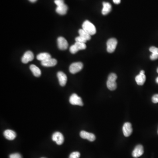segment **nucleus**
<instances>
[{"instance_id":"b1692460","label":"nucleus","mask_w":158,"mask_h":158,"mask_svg":"<svg viewBox=\"0 0 158 158\" xmlns=\"http://www.w3.org/2000/svg\"><path fill=\"white\" fill-rule=\"evenodd\" d=\"M117 78V76L115 74H114V73H112L108 76V80L116 81V80Z\"/></svg>"},{"instance_id":"dca6fc26","label":"nucleus","mask_w":158,"mask_h":158,"mask_svg":"<svg viewBox=\"0 0 158 158\" xmlns=\"http://www.w3.org/2000/svg\"><path fill=\"white\" fill-rule=\"evenodd\" d=\"M112 6L108 2H104L103 3V9L102 10V14L103 15H106L111 11Z\"/></svg>"},{"instance_id":"4be33fe9","label":"nucleus","mask_w":158,"mask_h":158,"mask_svg":"<svg viewBox=\"0 0 158 158\" xmlns=\"http://www.w3.org/2000/svg\"><path fill=\"white\" fill-rule=\"evenodd\" d=\"M80 154L78 151H74L69 156V158H79Z\"/></svg>"},{"instance_id":"ddd939ff","label":"nucleus","mask_w":158,"mask_h":158,"mask_svg":"<svg viewBox=\"0 0 158 158\" xmlns=\"http://www.w3.org/2000/svg\"><path fill=\"white\" fill-rule=\"evenodd\" d=\"M4 135L7 139L13 140L16 137V134L14 131L11 130H6L4 131Z\"/></svg>"},{"instance_id":"c756f323","label":"nucleus","mask_w":158,"mask_h":158,"mask_svg":"<svg viewBox=\"0 0 158 158\" xmlns=\"http://www.w3.org/2000/svg\"><path fill=\"white\" fill-rule=\"evenodd\" d=\"M113 2L116 4H119L121 3V0H113Z\"/></svg>"},{"instance_id":"6e6552de","label":"nucleus","mask_w":158,"mask_h":158,"mask_svg":"<svg viewBox=\"0 0 158 158\" xmlns=\"http://www.w3.org/2000/svg\"><path fill=\"white\" fill-rule=\"evenodd\" d=\"M58 46L59 49L65 50L68 47V43L66 39L63 37H59L57 39Z\"/></svg>"},{"instance_id":"39448f33","label":"nucleus","mask_w":158,"mask_h":158,"mask_svg":"<svg viewBox=\"0 0 158 158\" xmlns=\"http://www.w3.org/2000/svg\"><path fill=\"white\" fill-rule=\"evenodd\" d=\"M70 103L72 105H77L79 106H83V101L80 97H79L76 94H73L71 95L69 99Z\"/></svg>"},{"instance_id":"f8f14e48","label":"nucleus","mask_w":158,"mask_h":158,"mask_svg":"<svg viewBox=\"0 0 158 158\" xmlns=\"http://www.w3.org/2000/svg\"><path fill=\"white\" fill-rule=\"evenodd\" d=\"M57 77L59 80V83L61 86L66 85L67 82V76L62 72L59 71L57 73Z\"/></svg>"},{"instance_id":"f257e3e1","label":"nucleus","mask_w":158,"mask_h":158,"mask_svg":"<svg viewBox=\"0 0 158 158\" xmlns=\"http://www.w3.org/2000/svg\"><path fill=\"white\" fill-rule=\"evenodd\" d=\"M82 28L84 31L90 35H93L96 33V29L93 24L88 20H86L82 25Z\"/></svg>"},{"instance_id":"72a5a7b5","label":"nucleus","mask_w":158,"mask_h":158,"mask_svg":"<svg viewBox=\"0 0 158 158\" xmlns=\"http://www.w3.org/2000/svg\"><path fill=\"white\" fill-rule=\"evenodd\" d=\"M157 72L158 73V68L157 69Z\"/></svg>"},{"instance_id":"4468645a","label":"nucleus","mask_w":158,"mask_h":158,"mask_svg":"<svg viewBox=\"0 0 158 158\" xmlns=\"http://www.w3.org/2000/svg\"><path fill=\"white\" fill-rule=\"evenodd\" d=\"M57 63V61L55 58H50L42 62L41 64L45 67H52L56 66Z\"/></svg>"},{"instance_id":"423d86ee","label":"nucleus","mask_w":158,"mask_h":158,"mask_svg":"<svg viewBox=\"0 0 158 158\" xmlns=\"http://www.w3.org/2000/svg\"><path fill=\"white\" fill-rule=\"evenodd\" d=\"M52 139L53 141L56 142L58 145H61L64 141V137L62 133L59 132H56L53 134Z\"/></svg>"},{"instance_id":"bb28decb","label":"nucleus","mask_w":158,"mask_h":158,"mask_svg":"<svg viewBox=\"0 0 158 158\" xmlns=\"http://www.w3.org/2000/svg\"><path fill=\"white\" fill-rule=\"evenodd\" d=\"M152 102L154 103H158V94H155L151 98Z\"/></svg>"},{"instance_id":"6ab92c4d","label":"nucleus","mask_w":158,"mask_h":158,"mask_svg":"<svg viewBox=\"0 0 158 158\" xmlns=\"http://www.w3.org/2000/svg\"><path fill=\"white\" fill-rule=\"evenodd\" d=\"M51 58V56L48 53H42L37 56V58L38 60L42 62L47 59Z\"/></svg>"},{"instance_id":"412c9836","label":"nucleus","mask_w":158,"mask_h":158,"mask_svg":"<svg viewBox=\"0 0 158 158\" xmlns=\"http://www.w3.org/2000/svg\"><path fill=\"white\" fill-rule=\"evenodd\" d=\"M79 33L80 34V36L83 37L87 41H89L91 39V35L88 34L87 32L82 29H80L79 30Z\"/></svg>"},{"instance_id":"c85d7f7f","label":"nucleus","mask_w":158,"mask_h":158,"mask_svg":"<svg viewBox=\"0 0 158 158\" xmlns=\"http://www.w3.org/2000/svg\"><path fill=\"white\" fill-rule=\"evenodd\" d=\"M149 51L151 52L152 53H158V48L155 47H151L150 48H149Z\"/></svg>"},{"instance_id":"a211bd4d","label":"nucleus","mask_w":158,"mask_h":158,"mask_svg":"<svg viewBox=\"0 0 158 158\" xmlns=\"http://www.w3.org/2000/svg\"><path fill=\"white\" fill-rule=\"evenodd\" d=\"M135 80L138 85H143L146 80V76L145 74H139L135 77Z\"/></svg>"},{"instance_id":"9d476101","label":"nucleus","mask_w":158,"mask_h":158,"mask_svg":"<svg viewBox=\"0 0 158 158\" xmlns=\"http://www.w3.org/2000/svg\"><path fill=\"white\" fill-rule=\"evenodd\" d=\"M34 58V55L31 51L25 52L22 58V62L24 64H26L29 62L32 61Z\"/></svg>"},{"instance_id":"c9c22d12","label":"nucleus","mask_w":158,"mask_h":158,"mask_svg":"<svg viewBox=\"0 0 158 158\" xmlns=\"http://www.w3.org/2000/svg\"></svg>"},{"instance_id":"473e14b6","label":"nucleus","mask_w":158,"mask_h":158,"mask_svg":"<svg viewBox=\"0 0 158 158\" xmlns=\"http://www.w3.org/2000/svg\"><path fill=\"white\" fill-rule=\"evenodd\" d=\"M156 82L158 84V77H157L156 79Z\"/></svg>"},{"instance_id":"2f4dec72","label":"nucleus","mask_w":158,"mask_h":158,"mask_svg":"<svg viewBox=\"0 0 158 158\" xmlns=\"http://www.w3.org/2000/svg\"><path fill=\"white\" fill-rule=\"evenodd\" d=\"M29 1L31 2H35L37 1V0H29Z\"/></svg>"},{"instance_id":"393cba45","label":"nucleus","mask_w":158,"mask_h":158,"mask_svg":"<svg viewBox=\"0 0 158 158\" xmlns=\"http://www.w3.org/2000/svg\"><path fill=\"white\" fill-rule=\"evenodd\" d=\"M9 158H22V155L18 153L12 154L9 155Z\"/></svg>"},{"instance_id":"f03ea898","label":"nucleus","mask_w":158,"mask_h":158,"mask_svg":"<svg viewBox=\"0 0 158 158\" xmlns=\"http://www.w3.org/2000/svg\"><path fill=\"white\" fill-rule=\"evenodd\" d=\"M87 48V46L85 43L76 42L74 45H72L70 47V52L72 54H76L77 52L80 50H84Z\"/></svg>"},{"instance_id":"20e7f679","label":"nucleus","mask_w":158,"mask_h":158,"mask_svg":"<svg viewBox=\"0 0 158 158\" xmlns=\"http://www.w3.org/2000/svg\"><path fill=\"white\" fill-rule=\"evenodd\" d=\"M83 68V64L81 62H74L70 66L69 70L72 74H75L81 70Z\"/></svg>"},{"instance_id":"9b49d317","label":"nucleus","mask_w":158,"mask_h":158,"mask_svg":"<svg viewBox=\"0 0 158 158\" xmlns=\"http://www.w3.org/2000/svg\"><path fill=\"white\" fill-rule=\"evenodd\" d=\"M80 136L81 138L87 139L90 141H94L95 140V136L92 133H89L85 131H82L80 132Z\"/></svg>"},{"instance_id":"2eb2a0df","label":"nucleus","mask_w":158,"mask_h":158,"mask_svg":"<svg viewBox=\"0 0 158 158\" xmlns=\"http://www.w3.org/2000/svg\"><path fill=\"white\" fill-rule=\"evenodd\" d=\"M68 6L66 4H63L62 5L57 6L56 9V11L58 14L60 15H64L67 13L68 10Z\"/></svg>"},{"instance_id":"f3484780","label":"nucleus","mask_w":158,"mask_h":158,"mask_svg":"<svg viewBox=\"0 0 158 158\" xmlns=\"http://www.w3.org/2000/svg\"><path fill=\"white\" fill-rule=\"evenodd\" d=\"M29 69L31 70L33 74L36 77H39L42 74V72L41 70L37 66L34 65H30Z\"/></svg>"},{"instance_id":"cd10ccee","label":"nucleus","mask_w":158,"mask_h":158,"mask_svg":"<svg viewBox=\"0 0 158 158\" xmlns=\"http://www.w3.org/2000/svg\"><path fill=\"white\" fill-rule=\"evenodd\" d=\"M55 3L57 6L62 5L65 4L64 0H55Z\"/></svg>"},{"instance_id":"7c9ffc66","label":"nucleus","mask_w":158,"mask_h":158,"mask_svg":"<svg viewBox=\"0 0 158 158\" xmlns=\"http://www.w3.org/2000/svg\"><path fill=\"white\" fill-rule=\"evenodd\" d=\"M140 74H145V71L144 70L141 71Z\"/></svg>"},{"instance_id":"aec40b11","label":"nucleus","mask_w":158,"mask_h":158,"mask_svg":"<svg viewBox=\"0 0 158 158\" xmlns=\"http://www.w3.org/2000/svg\"><path fill=\"white\" fill-rule=\"evenodd\" d=\"M107 87L110 90H115L117 88V84L116 81L108 80L107 81Z\"/></svg>"},{"instance_id":"a878e982","label":"nucleus","mask_w":158,"mask_h":158,"mask_svg":"<svg viewBox=\"0 0 158 158\" xmlns=\"http://www.w3.org/2000/svg\"><path fill=\"white\" fill-rule=\"evenodd\" d=\"M150 58L152 60H155L158 58V53H153L150 56Z\"/></svg>"},{"instance_id":"5701e85b","label":"nucleus","mask_w":158,"mask_h":158,"mask_svg":"<svg viewBox=\"0 0 158 158\" xmlns=\"http://www.w3.org/2000/svg\"><path fill=\"white\" fill-rule=\"evenodd\" d=\"M75 41L76 42H78L82 43L85 44L87 42V40L85 39L83 37H81V36H79V37H76L75 38Z\"/></svg>"},{"instance_id":"0eeeda50","label":"nucleus","mask_w":158,"mask_h":158,"mask_svg":"<svg viewBox=\"0 0 158 158\" xmlns=\"http://www.w3.org/2000/svg\"><path fill=\"white\" fill-rule=\"evenodd\" d=\"M123 135L126 137L130 136L133 132L132 125L130 123H125L123 127Z\"/></svg>"},{"instance_id":"f704fd0d","label":"nucleus","mask_w":158,"mask_h":158,"mask_svg":"<svg viewBox=\"0 0 158 158\" xmlns=\"http://www.w3.org/2000/svg\"></svg>"},{"instance_id":"7ed1b4c3","label":"nucleus","mask_w":158,"mask_h":158,"mask_svg":"<svg viewBox=\"0 0 158 158\" xmlns=\"http://www.w3.org/2000/svg\"><path fill=\"white\" fill-rule=\"evenodd\" d=\"M117 44V41L116 38L109 39L107 42V51L108 52H113L116 49Z\"/></svg>"},{"instance_id":"1a4fd4ad","label":"nucleus","mask_w":158,"mask_h":158,"mask_svg":"<svg viewBox=\"0 0 158 158\" xmlns=\"http://www.w3.org/2000/svg\"><path fill=\"white\" fill-rule=\"evenodd\" d=\"M144 153V148L142 145H138L136 146L132 152V156L134 158L140 157Z\"/></svg>"}]
</instances>
